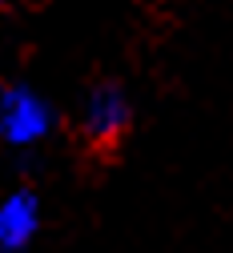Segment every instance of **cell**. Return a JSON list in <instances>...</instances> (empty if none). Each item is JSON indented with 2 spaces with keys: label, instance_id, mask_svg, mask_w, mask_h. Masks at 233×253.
<instances>
[{
  "label": "cell",
  "instance_id": "obj_3",
  "mask_svg": "<svg viewBox=\"0 0 233 253\" xmlns=\"http://www.w3.org/2000/svg\"><path fill=\"white\" fill-rule=\"evenodd\" d=\"M32 233H37V201L28 193H16L0 209V249H20Z\"/></svg>",
  "mask_w": 233,
  "mask_h": 253
},
{
  "label": "cell",
  "instance_id": "obj_1",
  "mask_svg": "<svg viewBox=\"0 0 233 253\" xmlns=\"http://www.w3.org/2000/svg\"><path fill=\"white\" fill-rule=\"evenodd\" d=\"M129 129V101H125V92L105 84V88H96L89 105H85V141L93 149H113Z\"/></svg>",
  "mask_w": 233,
  "mask_h": 253
},
{
  "label": "cell",
  "instance_id": "obj_2",
  "mask_svg": "<svg viewBox=\"0 0 233 253\" xmlns=\"http://www.w3.org/2000/svg\"><path fill=\"white\" fill-rule=\"evenodd\" d=\"M0 129H4V137H8V141L28 145V141H37V137L48 129V113H45V105L32 97V92L16 88V92H8V97H4Z\"/></svg>",
  "mask_w": 233,
  "mask_h": 253
}]
</instances>
